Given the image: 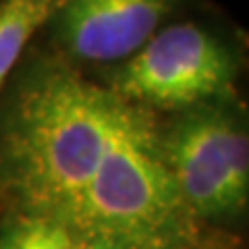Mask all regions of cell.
<instances>
[{"mask_svg":"<svg viewBox=\"0 0 249 249\" xmlns=\"http://www.w3.org/2000/svg\"><path fill=\"white\" fill-rule=\"evenodd\" d=\"M123 100L60 58L23 71L0 100V210L69 222Z\"/></svg>","mask_w":249,"mask_h":249,"instance_id":"cell-1","label":"cell"},{"mask_svg":"<svg viewBox=\"0 0 249 249\" xmlns=\"http://www.w3.org/2000/svg\"><path fill=\"white\" fill-rule=\"evenodd\" d=\"M81 249H133L196 241L187 210L160 150L156 112L129 104L67 222Z\"/></svg>","mask_w":249,"mask_h":249,"instance_id":"cell-2","label":"cell"},{"mask_svg":"<svg viewBox=\"0 0 249 249\" xmlns=\"http://www.w3.org/2000/svg\"><path fill=\"white\" fill-rule=\"evenodd\" d=\"M235 79L237 60L227 46L196 23H177L116 67L106 88L152 112H183L231 102Z\"/></svg>","mask_w":249,"mask_h":249,"instance_id":"cell-3","label":"cell"},{"mask_svg":"<svg viewBox=\"0 0 249 249\" xmlns=\"http://www.w3.org/2000/svg\"><path fill=\"white\" fill-rule=\"evenodd\" d=\"M160 150L196 220L245 212L249 197V137L227 102L183 110L160 129Z\"/></svg>","mask_w":249,"mask_h":249,"instance_id":"cell-4","label":"cell"},{"mask_svg":"<svg viewBox=\"0 0 249 249\" xmlns=\"http://www.w3.org/2000/svg\"><path fill=\"white\" fill-rule=\"evenodd\" d=\"M177 0H62L48 25L69 58L127 60L158 31Z\"/></svg>","mask_w":249,"mask_h":249,"instance_id":"cell-5","label":"cell"},{"mask_svg":"<svg viewBox=\"0 0 249 249\" xmlns=\"http://www.w3.org/2000/svg\"><path fill=\"white\" fill-rule=\"evenodd\" d=\"M62 0H0V91L25 46L50 21Z\"/></svg>","mask_w":249,"mask_h":249,"instance_id":"cell-6","label":"cell"},{"mask_svg":"<svg viewBox=\"0 0 249 249\" xmlns=\"http://www.w3.org/2000/svg\"><path fill=\"white\" fill-rule=\"evenodd\" d=\"M0 249H81L67 224L46 216L4 214Z\"/></svg>","mask_w":249,"mask_h":249,"instance_id":"cell-7","label":"cell"},{"mask_svg":"<svg viewBox=\"0 0 249 249\" xmlns=\"http://www.w3.org/2000/svg\"><path fill=\"white\" fill-rule=\"evenodd\" d=\"M133 249H197L196 241H183V243H160V245H143Z\"/></svg>","mask_w":249,"mask_h":249,"instance_id":"cell-8","label":"cell"}]
</instances>
